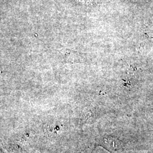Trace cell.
Listing matches in <instances>:
<instances>
[{"label":"cell","mask_w":153,"mask_h":153,"mask_svg":"<svg viewBox=\"0 0 153 153\" xmlns=\"http://www.w3.org/2000/svg\"><path fill=\"white\" fill-rule=\"evenodd\" d=\"M76 5L85 9H93L101 2V0H70Z\"/></svg>","instance_id":"cell-1"},{"label":"cell","mask_w":153,"mask_h":153,"mask_svg":"<svg viewBox=\"0 0 153 153\" xmlns=\"http://www.w3.org/2000/svg\"><path fill=\"white\" fill-rule=\"evenodd\" d=\"M91 116V114L89 112V111H88V112L85 113L84 115H83V117H82V120H83V121L87 120L88 119H89L90 116Z\"/></svg>","instance_id":"cell-2"}]
</instances>
